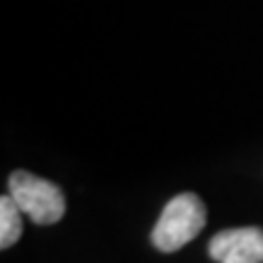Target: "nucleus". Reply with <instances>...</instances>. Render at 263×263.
Returning a JSON list of instances; mask_svg holds the SVG:
<instances>
[{
  "mask_svg": "<svg viewBox=\"0 0 263 263\" xmlns=\"http://www.w3.org/2000/svg\"><path fill=\"white\" fill-rule=\"evenodd\" d=\"M210 256L217 263H263V229H224L210 239Z\"/></svg>",
  "mask_w": 263,
  "mask_h": 263,
  "instance_id": "3",
  "label": "nucleus"
},
{
  "mask_svg": "<svg viewBox=\"0 0 263 263\" xmlns=\"http://www.w3.org/2000/svg\"><path fill=\"white\" fill-rule=\"evenodd\" d=\"M22 215L25 212L17 207L12 195L0 197V246L3 249L17 244V239L22 236Z\"/></svg>",
  "mask_w": 263,
  "mask_h": 263,
  "instance_id": "4",
  "label": "nucleus"
},
{
  "mask_svg": "<svg viewBox=\"0 0 263 263\" xmlns=\"http://www.w3.org/2000/svg\"><path fill=\"white\" fill-rule=\"evenodd\" d=\"M207 222V210L202 200L193 193H180L163 207L159 222L151 229V244L159 251H178L193 241Z\"/></svg>",
  "mask_w": 263,
  "mask_h": 263,
  "instance_id": "1",
  "label": "nucleus"
},
{
  "mask_svg": "<svg viewBox=\"0 0 263 263\" xmlns=\"http://www.w3.org/2000/svg\"><path fill=\"white\" fill-rule=\"evenodd\" d=\"M8 185L12 200L34 224H54L64 217L66 197L51 180L39 178L29 171H15Z\"/></svg>",
  "mask_w": 263,
  "mask_h": 263,
  "instance_id": "2",
  "label": "nucleus"
}]
</instances>
